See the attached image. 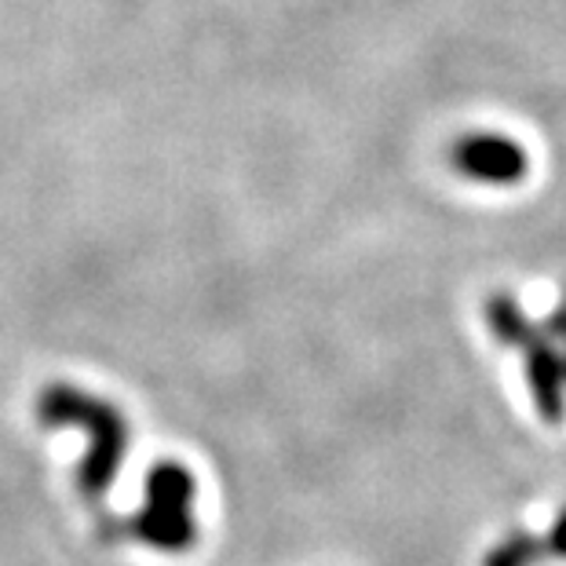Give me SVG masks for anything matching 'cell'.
<instances>
[{
  "mask_svg": "<svg viewBox=\"0 0 566 566\" xmlns=\"http://www.w3.org/2000/svg\"><path fill=\"white\" fill-rule=\"evenodd\" d=\"M38 420L44 428H74L88 436V453L77 468V490L88 504H99L114 490V479L125 464L128 420L122 409L74 384H52L38 399Z\"/></svg>",
  "mask_w": 566,
  "mask_h": 566,
  "instance_id": "6da1fadb",
  "label": "cell"
},
{
  "mask_svg": "<svg viewBox=\"0 0 566 566\" xmlns=\"http://www.w3.org/2000/svg\"><path fill=\"white\" fill-rule=\"evenodd\" d=\"M195 493L198 483L184 464H158L147 475V501L132 515L122 534L139 537L154 552L179 556L198 541Z\"/></svg>",
  "mask_w": 566,
  "mask_h": 566,
  "instance_id": "7a4b0ae2",
  "label": "cell"
},
{
  "mask_svg": "<svg viewBox=\"0 0 566 566\" xmlns=\"http://www.w3.org/2000/svg\"><path fill=\"white\" fill-rule=\"evenodd\" d=\"M450 161L461 176L475 179V184H493V187L520 184L530 168L526 150L520 143H512L504 136H486V132H475V136L457 143L450 150Z\"/></svg>",
  "mask_w": 566,
  "mask_h": 566,
  "instance_id": "3957f363",
  "label": "cell"
},
{
  "mask_svg": "<svg viewBox=\"0 0 566 566\" xmlns=\"http://www.w3.org/2000/svg\"><path fill=\"white\" fill-rule=\"evenodd\" d=\"M526 355V380L530 391H534L537 413L548 420V424H559L566 417V363L563 355L552 347L545 333L537 336L534 344L523 347Z\"/></svg>",
  "mask_w": 566,
  "mask_h": 566,
  "instance_id": "277c9868",
  "label": "cell"
},
{
  "mask_svg": "<svg viewBox=\"0 0 566 566\" xmlns=\"http://www.w3.org/2000/svg\"><path fill=\"white\" fill-rule=\"evenodd\" d=\"M486 322H490V329L497 333L501 344L520 347V352H523L526 344H534L541 333H545V329H537V325L523 315V307L515 304L509 293H497V296L486 300Z\"/></svg>",
  "mask_w": 566,
  "mask_h": 566,
  "instance_id": "5b68a950",
  "label": "cell"
},
{
  "mask_svg": "<svg viewBox=\"0 0 566 566\" xmlns=\"http://www.w3.org/2000/svg\"><path fill=\"white\" fill-rule=\"evenodd\" d=\"M537 559H541V537L515 530V534L501 537L497 545L486 552L483 566H534Z\"/></svg>",
  "mask_w": 566,
  "mask_h": 566,
  "instance_id": "8992f818",
  "label": "cell"
},
{
  "mask_svg": "<svg viewBox=\"0 0 566 566\" xmlns=\"http://www.w3.org/2000/svg\"><path fill=\"white\" fill-rule=\"evenodd\" d=\"M541 556H556L566 559V509L559 512V520L552 523V530L541 537Z\"/></svg>",
  "mask_w": 566,
  "mask_h": 566,
  "instance_id": "52a82bcc",
  "label": "cell"
},
{
  "mask_svg": "<svg viewBox=\"0 0 566 566\" xmlns=\"http://www.w3.org/2000/svg\"><path fill=\"white\" fill-rule=\"evenodd\" d=\"M545 336H556V340H566V300L552 311V318L545 322Z\"/></svg>",
  "mask_w": 566,
  "mask_h": 566,
  "instance_id": "ba28073f",
  "label": "cell"
},
{
  "mask_svg": "<svg viewBox=\"0 0 566 566\" xmlns=\"http://www.w3.org/2000/svg\"><path fill=\"white\" fill-rule=\"evenodd\" d=\"M563 363H566V358H563Z\"/></svg>",
  "mask_w": 566,
  "mask_h": 566,
  "instance_id": "9c48e42d",
  "label": "cell"
}]
</instances>
